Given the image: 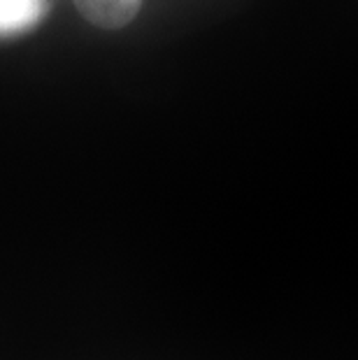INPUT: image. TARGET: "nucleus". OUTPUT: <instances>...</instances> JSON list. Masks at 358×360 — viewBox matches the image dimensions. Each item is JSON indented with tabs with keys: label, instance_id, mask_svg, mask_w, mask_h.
I'll return each mask as SVG.
<instances>
[{
	"label": "nucleus",
	"instance_id": "1",
	"mask_svg": "<svg viewBox=\"0 0 358 360\" xmlns=\"http://www.w3.org/2000/svg\"><path fill=\"white\" fill-rule=\"evenodd\" d=\"M82 17L98 28H124L140 12L142 0H75Z\"/></svg>",
	"mask_w": 358,
	"mask_h": 360
},
{
	"label": "nucleus",
	"instance_id": "2",
	"mask_svg": "<svg viewBox=\"0 0 358 360\" xmlns=\"http://www.w3.org/2000/svg\"><path fill=\"white\" fill-rule=\"evenodd\" d=\"M47 0H0V37H14L40 24Z\"/></svg>",
	"mask_w": 358,
	"mask_h": 360
}]
</instances>
